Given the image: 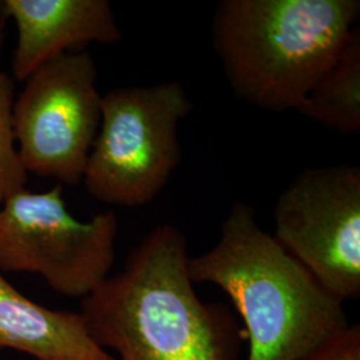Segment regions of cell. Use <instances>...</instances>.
<instances>
[{"mask_svg": "<svg viewBox=\"0 0 360 360\" xmlns=\"http://www.w3.org/2000/svg\"><path fill=\"white\" fill-rule=\"evenodd\" d=\"M7 13H6V7H4V0H0V23L7 22Z\"/></svg>", "mask_w": 360, "mask_h": 360, "instance_id": "4fadbf2b", "label": "cell"}, {"mask_svg": "<svg viewBox=\"0 0 360 360\" xmlns=\"http://www.w3.org/2000/svg\"><path fill=\"white\" fill-rule=\"evenodd\" d=\"M90 53L65 52L25 80L13 103V136L27 174L77 186L102 120Z\"/></svg>", "mask_w": 360, "mask_h": 360, "instance_id": "8992f818", "label": "cell"}, {"mask_svg": "<svg viewBox=\"0 0 360 360\" xmlns=\"http://www.w3.org/2000/svg\"><path fill=\"white\" fill-rule=\"evenodd\" d=\"M178 227L147 232L120 272L82 299L92 339L116 360H238L245 330L221 303H206L188 272Z\"/></svg>", "mask_w": 360, "mask_h": 360, "instance_id": "6da1fadb", "label": "cell"}, {"mask_svg": "<svg viewBox=\"0 0 360 360\" xmlns=\"http://www.w3.org/2000/svg\"><path fill=\"white\" fill-rule=\"evenodd\" d=\"M300 360H360L359 324H349L347 330Z\"/></svg>", "mask_w": 360, "mask_h": 360, "instance_id": "7c38bea8", "label": "cell"}, {"mask_svg": "<svg viewBox=\"0 0 360 360\" xmlns=\"http://www.w3.org/2000/svg\"><path fill=\"white\" fill-rule=\"evenodd\" d=\"M191 110L175 80L102 95L101 127L83 175L87 193L115 206L153 202L179 166L178 129Z\"/></svg>", "mask_w": 360, "mask_h": 360, "instance_id": "277c9868", "label": "cell"}, {"mask_svg": "<svg viewBox=\"0 0 360 360\" xmlns=\"http://www.w3.org/2000/svg\"><path fill=\"white\" fill-rule=\"evenodd\" d=\"M4 7L18 30L13 74L19 82L70 49L122 40L107 0H4Z\"/></svg>", "mask_w": 360, "mask_h": 360, "instance_id": "ba28073f", "label": "cell"}, {"mask_svg": "<svg viewBox=\"0 0 360 360\" xmlns=\"http://www.w3.org/2000/svg\"><path fill=\"white\" fill-rule=\"evenodd\" d=\"M359 15V0H223L214 49L236 98L272 112L297 111Z\"/></svg>", "mask_w": 360, "mask_h": 360, "instance_id": "3957f363", "label": "cell"}, {"mask_svg": "<svg viewBox=\"0 0 360 360\" xmlns=\"http://www.w3.org/2000/svg\"><path fill=\"white\" fill-rule=\"evenodd\" d=\"M193 283L219 287L243 323L247 360H300L349 327L345 303L326 291L235 202L218 243L188 260Z\"/></svg>", "mask_w": 360, "mask_h": 360, "instance_id": "7a4b0ae2", "label": "cell"}, {"mask_svg": "<svg viewBox=\"0 0 360 360\" xmlns=\"http://www.w3.org/2000/svg\"><path fill=\"white\" fill-rule=\"evenodd\" d=\"M117 227L112 211L72 217L62 184L25 188L0 205V272L38 274L60 295L84 299L110 276Z\"/></svg>", "mask_w": 360, "mask_h": 360, "instance_id": "5b68a950", "label": "cell"}, {"mask_svg": "<svg viewBox=\"0 0 360 360\" xmlns=\"http://www.w3.org/2000/svg\"><path fill=\"white\" fill-rule=\"evenodd\" d=\"M0 23V53L4 43ZM13 79L0 70V205L26 188V169L22 166L13 136Z\"/></svg>", "mask_w": 360, "mask_h": 360, "instance_id": "8fae6325", "label": "cell"}, {"mask_svg": "<svg viewBox=\"0 0 360 360\" xmlns=\"http://www.w3.org/2000/svg\"><path fill=\"white\" fill-rule=\"evenodd\" d=\"M4 348L37 360H116L95 343L80 312L40 306L0 272V349Z\"/></svg>", "mask_w": 360, "mask_h": 360, "instance_id": "9c48e42d", "label": "cell"}, {"mask_svg": "<svg viewBox=\"0 0 360 360\" xmlns=\"http://www.w3.org/2000/svg\"><path fill=\"white\" fill-rule=\"evenodd\" d=\"M274 238L343 303L360 296V168L309 167L275 205Z\"/></svg>", "mask_w": 360, "mask_h": 360, "instance_id": "52a82bcc", "label": "cell"}, {"mask_svg": "<svg viewBox=\"0 0 360 360\" xmlns=\"http://www.w3.org/2000/svg\"><path fill=\"white\" fill-rule=\"evenodd\" d=\"M297 112L343 135L360 134V28L321 77Z\"/></svg>", "mask_w": 360, "mask_h": 360, "instance_id": "30bf717a", "label": "cell"}]
</instances>
